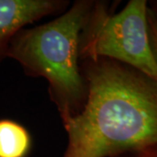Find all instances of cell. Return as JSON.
Listing matches in <instances>:
<instances>
[{
	"instance_id": "5",
	"label": "cell",
	"mask_w": 157,
	"mask_h": 157,
	"mask_svg": "<svg viewBox=\"0 0 157 157\" xmlns=\"http://www.w3.org/2000/svg\"><path fill=\"white\" fill-rule=\"evenodd\" d=\"M33 140L29 131L17 121L0 120V157H27Z\"/></svg>"
},
{
	"instance_id": "8",
	"label": "cell",
	"mask_w": 157,
	"mask_h": 157,
	"mask_svg": "<svg viewBox=\"0 0 157 157\" xmlns=\"http://www.w3.org/2000/svg\"><path fill=\"white\" fill-rule=\"evenodd\" d=\"M147 6L148 9L152 11V13L155 15V17L157 18V0L147 1Z\"/></svg>"
},
{
	"instance_id": "3",
	"label": "cell",
	"mask_w": 157,
	"mask_h": 157,
	"mask_svg": "<svg viewBox=\"0 0 157 157\" xmlns=\"http://www.w3.org/2000/svg\"><path fill=\"white\" fill-rule=\"evenodd\" d=\"M107 1L94 4L79 36V59H108L157 80L147 29V1L130 0L112 13Z\"/></svg>"
},
{
	"instance_id": "7",
	"label": "cell",
	"mask_w": 157,
	"mask_h": 157,
	"mask_svg": "<svg viewBox=\"0 0 157 157\" xmlns=\"http://www.w3.org/2000/svg\"><path fill=\"white\" fill-rule=\"evenodd\" d=\"M115 157H157V144L127 152Z\"/></svg>"
},
{
	"instance_id": "1",
	"label": "cell",
	"mask_w": 157,
	"mask_h": 157,
	"mask_svg": "<svg viewBox=\"0 0 157 157\" xmlns=\"http://www.w3.org/2000/svg\"><path fill=\"white\" fill-rule=\"evenodd\" d=\"M84 108L63 124L61 157H115L157 144V80L108 59H85Z\"/></svg>"
},
{
	"instance_id": "2",
	"label": "cell",
	"mask_w": 157,
	"mask_h": 157,
	"mask_svg": "<svg viewBox=\"0 0 157 157\" xmlns=\"http://www.w3.org/2000/svg\"><path fill=\"white\" fill-rule=\"evenodd\" d=\"M94 0H76L49 22L20 30L7 58L17 61L25 75L44 78L62 124L84 108L87 84L80 68L79 36Z\"/></svg>"
},
{
	"instance_id": "6",
	"label": "cell",
	"mask_w": 157,
	"mask_h": 157,
	"mask_svg": "<svg viewBox=\"0 0 157 157\" xmlns=\"http://www.w3.org/2000/svg\"><path fill=\"white\" fill-rule=\"evenodd\" d=\"M148 7V6H147ZM147 29L152 52L157 64V18L147 8Z\"/></svg>"
},
{
	"instance_id": "4",
	"label": "cell",
	"mask_w": 157,
	"mask_h": 157,
	"mask_svg": "<svg viewBox=\"0 0 157 157\" xmlns=\"http://www.w3.org/2000/svg\"><path fill=\"white\" fill-rule=\"evenodd\" d=\"M69 0H0V63L7 59L11 40L29 25L57 17L70 6Z\"/></svg>"
}]
</instances>
